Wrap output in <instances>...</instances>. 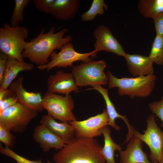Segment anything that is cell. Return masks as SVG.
Returning a JSON list of instances; mask_svg holds the SVG:
<instances>
[{"label": "cell", "instance_id": "7a4b0ae2", "mask_svg": "<svg viewBox=\"0 0 163 163\" xmlns=\"http://www.w3.org/2000/svg\"><path fill=\"white\" fill-rule=\"evenodd\" d=\"M102 147L95 139L75 137L55 153V163H106Z\"/></svg>", "mask_w": 163, "mask_h": 163}, {"label": "cell", "instance_id": "7402d4cb", "mask_svg": "<svg viewBox=\"0 0 163 163\" xmlns=\"http://www.w3.org/2000/svg\"><path fill=\"white\" fill-rule=\"evenodd\" d=\"M138 7L139 12L144 18L153 19L163 12V0H140Z\"/></svg>", "mask_w": 163, "mask_h": 163}, {"label": "cell", "instance_id": "cb8c5ba5", "mask_svg": "<svg viewBox=\"0 0 163 163\" xmlns=\"http://www.w3.org/2000/svg\"><path fill=\"white\" fill-rule=\"evenodd\" d=\"M148 56L153 63L163 64V37L156 35Z\"/></svg>", "mask_w": 163, "mask_h": 163}, {"label": "cell", "instance_id": "4316f807", "mask_svg": "<svg viewBox=\"0 0 163 163\" xmlns=\"http://www.w3.org/2000/svg\"><path fill=\"white\" fill-rule=\"evenodd\" d=\"M10 132L0 125V141L10 148L13 147L16 142V137Z\"/></svg>", "mask_w": 163, "mask_h": 163}, {"label": "cell", "instance_id": "7c38bea8", "mask_svg": "<svg viewBox=\"0 0 163 163\" xmlns=\"http://www.w3.org/2000/svg\"><path fill=\"white\" fill-rule=\"evenodd\" d=\"M23 79L22 76L19 77L11 83L9 88L17 97L19 102L23 106L38 112L43 111L44 109L41 93L26 90L23 85Z\"/></svg>", "mask_w": 163, "mask_h": 163}, {"label": "cell", "instance_id": "6da1fadb", "mask_svg": "<svg viewBox=\"0 0 163 163\" xmlns=\"http://www.w3.org/2000/svg\"><path fill=\"white\" fill-rule=\"evenodd\" d=\"M66 28L56 32L52 27L47 32L42 28L36 37L26 42L22 53L23 58H27L31 62L38 66L45 65L48 62V58L56 49H60L65 44L70 42L72 38L70 35L64 37L67 31Z\"/></svg>", "mask_w": 163, "mask_h": 163}, {"label": "cell", "instance_id": "d6986e66", "mask_svg": "<svg viewBox=\"0 0 163 163\" xmlns=\"http://www.w3.org/2000/svg\"><path fill=\"white\" fill-rule=\"evenodd\" d=\"M79 0H55L50 13L57 20L65 21L73 18L78 10Z\"/></svg>", "mask_w": 163, "mask_h": 163}, {"label": "cell", "instance_id": "d6a6232c", "mask_svg": "<svg viewBox=\"0 0 163 163\" xmlns=\"http://www.w3.org/2000/svg\"><path fill=\"white\" fill-rule=\"evenodd\" d=\"M15 94L9 89L0 88V99Z\"/></svg>", "mask_w": 163, "mask_h": 163}, {"label": "cell", "instance_id": "9c48e42d", "mask_svg": "<svg viewBox=\"0 0 163 163\" xmlns=\"http://www.w3.org/2000/svg\"><path fill=\"white\" fill-rule=\"evenodd\" d=\"M147 128L141 134L134 129L133 134L145 143L150 151L149 157L153 162L159 163L163 154V132L157 125L153 115L147 118Z\"/></svg>", "mask_w": 163, "mask_h": 163}, {"label": "cell", "instance_id": "5b68a950", "mask_svg": "<svg viewBox=\"0 0 163 163\" xmlns=\"http://www.w3.org/2000/svg\"><path fill=\"white\" fill-rule=\"evenodd\" d=\"M106 66V62L100 60L84 62L73 67L72 73L76 85L81 87L107 84L108 80L104 71Z\"/></svg>", "mask_w": 163, "mask_h": 163}, {"label": "cell", "instance_id": "1f68e13d", "mask_svg": "<svg viewBox=\"0 0 163 163\" xmlns=\"http://www.w3.org/2000/svg\"><path fill=\"white\" fill-rule=\"evenodd\" d=\"M8 56L5 54L0 53V85L2 83L6 69Z\"/></svg>", "mask_w": 163, "mask_h": 163}, {"label": "cell", "instance_id": "5bb4252c", "mask_svg": "<svg viewBox=\"0 0 163 163\" xmlns=\"http://www.w3.org/2000/svg\"><path fill=\"white\" fill-rule=\"evenodd\" d=\"M33 138L40 145L44 152H48L52 148L59 150L66 144L59 137L41 124L37 126L34 128Z\"/></svg>", "mask_w": 163, "mask_h": 163}, {"label": "cell", "instance_id": "e0dca14e", "mask_svg": "<svg viewBox=\"0 0 163 163\" xmlns=\"http://www.w3.org/2000/svg\"><path fill=\"white\" fill-rule=\"evenodd\" d=\"M40 124L46 127L61 138L66 144L75 136L73 127L68 122H58L48 114L43 115L40 120Z\"/></svg>", "mask_w": 163, "mask_h": 163}, {"label": "cell", "instance_id": "836d02e7", "mask_svg": "<svg viewBox=\"0 0 163 163\" xmlns=\"http://www.w3.org/2000/svg\"><path fill=\"white\" fill-rule=\"evenodd\" d=\"M159 163H163V154L161 159Z\"/></svg>", "mask_w": 163, "mask_h": 163}, {"label": "cell", "instance_id": "2e32d148", "mask_svg": "<svg viewBox=\"0 0 163 163\" xmlns=\"http://www.w3.org/2000/svg\"><path fill=\"white\" fill-rule=\"evenodd\" d=\"M124 58L129 72L135 77L153 74V63L148 56L126 53Z\"/></svg>", "mask_w": 163, "mask_h": 163}, {"label": "cell", "instance_id": "ba28073f", "mask_svg": "<svg viewBox=\"0 0 163 163\" xmlns=\"http://www.w3.org/2000/svg\"><path fill=\"white\" fill-rule=\"evenodd\" d=\"M60 50L57 53L53 52L50 56V60L46 64L37 66L38 69L46 70L48 72L55 67L72 66L74 62L78 61L88 62L92 61L91 58L95 57L97 54L94 50L88 53H78L75 50L73 44L70 42L65 44Z\"/></svg>", "mask_w": 163, "mask_h": 163}, {"label": "cell", "instance_id": "83f0119b", "mask_svg": "<svg viewBox=\"0 0 163 163\" xmlns=\"http://www.w3.org/2000/svg\"><path fill=\"white\" fill-rule=\"evenodd\" d=\"M55 0H34L35 8L40 11L46 14L50 13V9Z\"/></svg>", "mask_w": 163, "mask_h": 163}, {"label": "cell", "instance_id": "9a60e30c", "mask_svg": "<svg viewBox=\"0 0 163 163\" xmlns=\"http://www.w3.org/2000/svg\"><path fill=\"white\" fill-rule=\"evenodd\" d=\"M126 149L120 152V163H152L142 150V142L133 136Z\"/></svg>", "mask_w": 163, "mask_h": 163}, {"label": "cell", "instance_id": "d590c367", "mask_svg": "<svg viewBox=\"0 0 163 163\" xmlns=\"http://www.w3.org/2000/svg\"><path fill=\"white\" fill-rule=\"evenodd\" d=\"M46 163H51L50 161H47L46 162Z\"/></svg>", "mask_w": 163, "mask_h": 163}, {"label": "cell", "instance_id": "277c9868", "mask_svg": "<svg viewBox=\"0 0 163 163\" xmlns=\"http://www.w3.org/2000/svg\"><path fill=\"white\" fill-rule=\"evenodd\" d=\"M29 32L24 26L12 27L5 23L0 28V50L8 57L23 61L22 53Z\"/></svg>", "mask_w": 163, "mask_h": 163}, {"label": "cell", "instance_id": "44dd1931", "mask_svg": "<svg viewBox=\"0 0 163 163\" xmlns=\"http://www.w3.org/2000/svg\"><path fill=\"white\" fill-rule=\"evenodd\" d=\"M104 137V144L102 147L101 152L106 160V163H116L114 159V152L122 150L121 147L115 143L111 136V130L107 126L101 129Z\"/></svg>", "mask_w": 163, "mask_h": 163}, {"label": "cell", "instance_id": "484cf974", "mask_svg": "<svg viewBox=\"0 0 163 163\" xmlns=\"http://www.w3.org/2000/svg\"><path fill=\"white\" fill-rule=\"evenodd\" d=\"M0 153L15 160L17 163H43L40 159L32 160L22 156L11 149L8 146L3 147L0 144Z\"/></svg>", "mask_w": 163, "mask_h": 163}, {"label": "cell", "instance_id": "30bf717a", "mask_svg": "<svg viewBox=\"0 0 163 163\" xmlns=\"http://www.w3.org/2000/svg\"><path fill=\"white\" fill-rule=\"evenodd\" d=\"M109 117L106 109L101 113L82 121L76 120L69 123L73 127L75 136L93 138L101 135V129L108 125Z\"/></svg>", "mask_w": 163, "mask_h": 163}, {"label": "cell", "instance_id": "8992f818", "mask_svg": "<svg viewBox=\"0 0 163 163\" xmlns=\"http://www.w3.org/2000/svg\"><path fill=\"white\" fill-rule=\"evenodd\" d=\"M38 113L18 102L0 112V125L10 131L22 133Z\"/></svg>", "mask_w": 163, "mask_h": 163}, {"label": "cell", "instance_id": "4fadbf2b", "mask_svg": "<svg viewBox=\"0 0 163 163\" xmlns=\"http://www.w3.org/2000/svg\"><path fill=\"white\" fill-rule=\"evenodd\" d=\"M47 82V91L52 93L66 95L78 89L72 73L61 70L50 75Z\"/></svg>", "mask_w": 163, "mask_h": 163}, {"label": "cell", "instance_id": "603a6c76", "mask_svg": "<svg viewBox=\"0 0 163 163\" xmlns=\"http://www.w3.org/2000/svg\"><path fill=\"white\" fill-rule=\"evenodd\" d=\"M108 8L104 0H93L88 10L81 15V19L83 21H93L97 15L103 14Z\"/></svg>", "mask_w": 163, "mask_h": 163}, {"label": "cell", "instance_id": "d4e9b609", "mask_svg": "<svg viewBox=\"0 0 163 163\" xmlns=\"http://www.w3.org/2000/svg\"><path fill=\"white\" fill-rule=\"evenodd\" d=\"M30 0H14V6L11 14L10 25L12 27L18 26L19 23L24 20L23 12Z\"/></svg>", "mask_w": 163, "mask_h": 163}, {"label": "cell", "instance_id": "52a82bcc", "mask_svg": "<svg viewBox=\"0 0 163 163\" xmlns=\"http://www.w3.org/2000/svg\"><path fill=\"white\" fill-rule=\"evenodd\" d=\"M42 105L47 114L55 119L68 123L76 120L72 112L74 101L69 94L63 96L47 91L43 97Z\"/></svg>", "mask_w": 163, "mask_h": 163}, {"label": "cell", "instance_id": "e575fe53", "mask_svg": "<svg viewBox=\"0 0 163 163\" xmlns=\"http://www.w3.org/2000/svg\"><path fill=\"white\" fill-rule=\"evenodd\" d=\"M153 163H158V162L156 161H154L153 162Z\"/></svg>", "mask_w": 163, "mask_h": 163}, {"label": "cell", "instance_id": "f546056e", "mask_svg": "<svg viewBox=\"0 0 163 163\" xmlns=\"http://www.w3.org/2000/svg\"><path fill=\"white\" fill-rule=\"evenodd\" d=\"M16 96L8 97L0 99V112L18 102Z\"/></svg>", "mask_w": 163, "mask_h": 163}, {"label": "cell", "instance_id": "f1b7e54d", "mask_svg": "<svg viewBox=\"0 0 163 163\" xmlns=\"http://www.w3.org/2000/svg\"><path fill=\"white\" fill-rule=\"evenodd\" d=\"M149 107L150 110L160 119L163 123V97L159 101L149 103Z\"/></svg>", "mask_w": 163, "mask_h": 163}, {"label": "cell", "instance_id": "4dcf8cb0", "mask_svg": "<svg viewBox=\"0 0 163 163\" xmlns=\"http://www.w3.org/2000/svg\"><path fill=\"white\" fill-rule=\"evenodd\" d=\"M153 20L156 35L163 37V12L159 14Z\"/></svg>", "mask_w": 163, "mask_h": 163}, {"label": "cell", "instance_id": "ffe728a7", "mask_svg": "<svg viewBox=\"0 0 163 163\" xmlns=\"http://www.w3.org/2000/svg\"><path fill=\"white\" fill-rule=\"evenodd\" d=\"M34 65L31 63L21 61L8 57L7 66L0 88L7 89L18 73L23 71H30L33 69Z\"/></svg>", "mask_w": 163, "mask_h": 163}, {"label": "cell", "instance_id": "ac0fdd59", "mask_svg": "<svg viewBox=\"0 0 163 163\" xmlns=\"http://www.w3.org/2000/svg\"><path fill=\"white\" fill-rule=\"evenodd\" d=\"M91 89L97 91L103 97L106 105V110L109 117L108 125L111 126L116 130L118 131L120 130V128L115 123V120L117 118H121L125 122L128 129V133L126 136V140L129 141L133 136V133L134 129L129 124L126 117L120 114L117 112L114 104L109 97L108 90L100 85L94 86Z\"/></svg>", "mask_w": 163, "mask_h": 163}, {"label": "cell", "instance_id": "8fae6325", "mask_svg": "<svg viewBox=\"0 0 163 163\" xmlns=\"http://www.w3.org/2000/svg\"><path fill=\"white\" fill-rule=\"evenodd\" d=\"M93 35L96 39L94 47L97 53L104 51L124 57L126 53L107 26L103 25L99 26L94 30Z\"/></svg>", "mask_w": 163, "mask_h": 163}, {"label": "cell", "instance_id": "3957f363", "mask_svg": "<svg viewBox=\"0 0 163 163\" xmlns=\"http://www.w3.org/2000/svg\"><path fill=\"white\" fill-rule=\"evenodd\" d=\"M108 87H117L118 94L127 95L132 98L146 97L149 96L154 89L156 80L154 74L134 78H118L110 71L106 74Z\"/></svg>", "mask_w": 163, "mask_h": 163}]
</instances>
